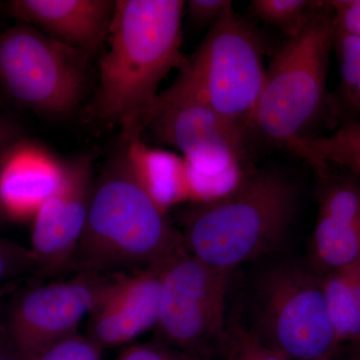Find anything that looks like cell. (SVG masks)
Wrapping results in <instances>:
<instances>
[{
	"instance_id": "obj_1",
	"label": "cell",
	"mask_w": 360,
	"mask_h": 360,
	"mask_svg": "<svg viewBox=\"0 0 360 360\" xmlns=\"http://www.w3.org/2000/svg\"><path fill=\"white\" fill-rule=\"evenodd\" d=\"M181 0H116L110 49L99 61V82L89 116L120 129L123 143L141 139L160 82L184 70Z\"/></svg>"
},
{
	"instance_id": "obj_2",
	"label": "cell",
	"mask_w": 360,
	"mask_h": 360,
	"mask_svg": "<svg viewBox=\"0 0 360 360\" xmlns=\"http://www.w3.org/2000/svg\"><path fill=\"white\" fill-rule=\"evenodd\" d=\"M186 250L184 236L141 186L125 150L111 158L94 182L70 270L134 274L167 264Z\"/></svg>"
},
{
	"instance_id": "obj_3",
	"label": "cell",
	"mask_w": 360,
	"mask_h": 360,
	"mask_svg": "<svg viewBox=\"0 0 360 360\" xmlns=\"http://www.w3.org/2000/svg\"><path fill=\"white\" fill-rule=\"evenodd\" d=\"M295 208V187L281 174L245 175L229 193L187 210L184 245L203 264L231 272L281 245Z\"/></svg>"
},
{
	"instance_id": "obj_4",
	"label": "cell",
	"mask_w": 360,
	"mask_h": 360,
	"mask_svg": "<svg viewBox=\"0 0 360 360\" xmlns=\"http://www.w3.org/2000/svg\"><path fill=\"white\" fill-rule=\"evenodd\" d=\"M335 32L330 7L321 1L302 32L288 39L266 68L250 129L288 148L305 136L303 131L326 103Z\"/></svg>"
},
{
	"instance_id": "obj_5",
	"label": "cell",
	"mask_w": 360,
	"mask_h": 360,
	"mask_svg": "<svg viewBox=\"0 0 360 360\" xmlns=\"http://www.w3.org/2000/svg\"><path fill=\"white\" fill-rule=\"evenodd\" d=\"M265 73L262 40L232 11L210 27L170 89L200 99L248 130Z\"/></svg>"
},
{
	"instance_id": "obj_6",
	"label": "cell",
	"mask_w": 360,
	"mask_h": 360,
	"mask_svg": "<svg viewBox=\"0 0 360 360\" xmlns=\"http://www.w3.org/2000/svg\"><path fill=\"white\" fill-rule=\"evenodd\" d=\"M89 59L27 23L0 32V89L40 115L65 116L86 91Z\"/></svg>"
},
{
	"instance_id": "obj_7",
	"label": "cell",
	"mask_w": 360,
	"mask_h": 360,
	"mask_svg": "<svg viewBox=\"0 0 360 360\" xmlns=\"http://www.w3.org/2000/svg\"><path fill=\"white\" fill-rule=\"evenodd\" d=\"M229 274L203 264L186 250L170 260L155 326L165 343L201 360L224 340Z\"/></svg>"
},
{
	"instance_id": "obj_8",
	"label": "cell",
	"mask_w": 360,
	"mask_h": 360,
	"mask_svg": "<svg viewBox=\"0 0 360 360\" xmlns=\"http://www.w3.org/2000/svg\"><path fill=\"white\" fill-rule=\"evenodd\" d=\"M80 271L66 281L39 284L11 303L6 331L18 360H35L77 333L101 302L113 277Z\"/></svg>"
},
{
	"instance_id": "obj_9",
	"label": "cell",
	"mask_w": 360,
	"mask_h": 360,
	"mask_svg": "<svg viewBox=\"0 0 360 360\" xmlns=\"http://www.w3.org/2000/svg\"><path fill=\"white\" fill-rule=\"evenodd\" d=\"M262 322L270 347L288 360H331L338 345L322 281L298 267H279L267 276Z\"/></svg>"
},
{
	"instance_id": "obj_10",
	"label": "cell",
	"mask_w": 360,
	"mask_h": 360,
	"mask_svg": "<svg viewBox=\"0 0 360 360\" xmlns=\"http://www.w3.org/2000/svg\"><path fill=\"white\" fill-rule=\"evenodd\" d=\"M161 143L181 153L189 167L214 175L243 168L246 132L191 94L168 89L156 97L146 120Z\"/></svg>"
},
{
	"instance_id": "obj_11",
	"label": "cell",
	"mask_w": 360,
	"mask_h": 360,
	"mask_svg": "<svg viewBox=\"0 0 360 360\" xmlns=\"http://www.w3.org/2000/svg\"><path fill=\"white\" fill-rule=\"evenodd\" d=\"M94 182L89 155L65 162L58 189L33 217L30 250L42 276H58L70 270L89 217Z\"/></svg>"
},
{
	"instance_id": "obj_12",
	"label": "cell",
	"mask_w": 360,
	"mask_h": 360,
	"mask_svg": "<svg viewBox=\"0 0 360 360\" xmlns=\"http://www.w3.org/2000/svg\"><path fill=\"white\" fill-rule=\"evenodd\" d=\"M167 264L113 277L89 315L87 336L101 349L122 347L155 328Z\"/></svg>"
},
{
	"instance_id": "obj_13",
	"label": "cell",
	"mask_w": 360,
	"mask_h": 360,
	"mask_svg": "<svg viewBox=\"0 0 360 360\" xmlns=\"http://www.w3.org/2000/svg\"><path fill=\"white\" fill-rule=\"evenodd\" d=\"M1 11L91 59L103 46L115 1L111 0H11Z\"/></svg>"
},
{
	"instance_id": "obj_14",
	"label": "cell",
	"mask_w": 360,
	"mask_h": 360,
	"mask_svg": "<svg viewBox=\"0 0 360 360\" xmlns=\"http://www.w3.org/2000/svg\"><path fill=\"white\" fill-rule=\"evenodd\" d=\"M65 163L39 144L22 139L0 155V212L14 220L33 219L58 189Z\"/></svg>"
},
{
	"instance_id": "obj_15",
	"label": "cell",
	"mask_w": 360,
	"mask_h": 360,
	"mask_svg": "<svg viewBox=\"0 0 360 360\" xmlns=\"http://www.w3.org/2000/svg\"><path fill=\"white\" fill-rule=\"evenodd\" d=\"M124 150L137 179L163 210L167 212L172 206L191 200L182 156L150 148L142 139L125 144Z\"/></svg>"
},
{
	"instance_id": "obj_16",
	"label": "cell",
	"mask_w": 360,
	"mask_h": 360,
	"mask_svg": "<svg viewBox=\"0 0 360 360\" xmlns=\"http://www.w3.org/2000/svg\"><path fill=\"white\" fill-rule=\"evenodd\" d=\"M290 150L316 172L340 168L360 180V122H349L324 136L300 137Z\"/></svg>"
},
{
	"instance_id": "obj_17",
	"label": "cell",
	"mask_w": 360,
	"mask_h": 360,
	"mask_svg": "<svg viewBox=\"0 0 360 360\" xmlns=\"http://www.w3.org/2000/svg\"><path fill=\"white\" fill-rule=\"evenodd\" d=\"M312 248L315 259L331 272L350 266L360 258V226L319 215Z\"/></svg>"
},
{
	"instance_id": "obj_18",
	"label": "cell",
	"mask_w": 360,
	"mask_h": 360,
	"mask_svg": "<svg viewBox=\"0 0 360 360\" xmlns=\"http://www.w3.org/2000/svg\"><path fill=\"white\" fill-rule=\"evenodd\" d=\"M350 266L330 272L322 281L329 319L338 345L360 340V319L350 286Z\"/></svg>"
},
{
	"instance_id": "obj_19",
	"label": "cell",
	"mask_w": 360,
	"mask_h": 360,
	"mask_svg": "<svg viewBox=\"0 0 360 360\" xmlns=\"http://www.w3.org/2000/svg\"><path fill=\"white\" fill-rule=\"evenodd\" d=\"M321 1L309 0H253L250 9L260 20L276 26L288 39L302 32Z\"/></svg>"
},
{
	"instance_id": "obj_20",
	"label": "cell",
	"mask_w": 360,
	"mask_h": 360,
	"mask_svg": "<svg viewBox=\"0 0 360 360\" xmlns=\"http://www.w3.org/2000/svg\"><path fill=\"white\" fill-rule=\"evenodd\" d=\"M319 215L360 226V188L352 181H333L321 198Z\"/></svg>"
},
{
	"instance_id": "obj_21",
	"label": "cell",
	"mask_w": 360,
	"mask_h": 360,
	"mask_svg": "<svg viewBox=\"0 0 360 360\" xmlns=\"http://www.w3.org/2000/svg\"><path fill=\"white\" fill-rule=\"evenodd\" d=\"M335 45L340 65V91L348 101L360 84V37L335 32Z\"/></svg>"
},
{
	"instance_id": "obj_22",
	"label": "cell",
	"mask_w": 360,
	"mask_h": 360,
	"mask_svg": "<svg viewBox=\"0 0 360 360\" xmlns=\"http://www.w3.org/2000/svg\"><path fill=\"white\" fill-rule=\"evenodd\" d=\"M30 274H40L39 262L32 250L0 238V283Z\"/></svg>"
},
{
	"instance_id": "obj_23",
	"label": "cell",
	"mask_w": 360,
	"mask_h": 360,
	"mask_svg": "<svg viewBox=\"0 0 360 360\" xmlns=\"http://www.w3.org/2000/svg\"><path fill=\"white\" fill-rule=\"evenodd\" d=\"M229 360H288L276 348L245 329L232 333L227 347Z\"/></svg>"
},
{
	"instance_id": "obj_24",
	"label": "cell",
	"mask_w": 360,
	"mask_h": 360,
	"mask_svg": "<svg viewBox=\"0 0 360 360\" xmlns=\"http://www.w3.org/2000/svg\"><path fill=\"white\" fill-rule=\"evenodd\" d=\"M115 360H200L167 343L148 342L130 345Z\"/></svg>"
},
{
	"instance_id": "obj_25",
	"label": "cell",
	"mask_w": 360,
	"mask_h": 360,
	"mask_svg": "<svg viewBox=\"0 0 360 360\" xmlns=\"http://www.w3.org/2000/svg\"><path fill=\"white\" fill-rule=\"evenodd\" d=\"M191 20L198 26L210 25L233 11L231 0H189L186 4Z\"/></svg>"
},
{
	"instance_id": "obj_26",
	"label": "cell",
	"mask_w": 360,
	"mask_h": 360,
	"mask_svg": "<svg viewBox=\"0 0 360 360\" xmlns=\"http://www.w3.org/2000/svg\"><path fill=\"white\" fill-rule=\"evenodd\" d=\"M336 32L360 37V0L328 1Z\"/></svg>"
},
{
	"instance_id": "obj_27",
	"label": "cell",
	"mask_w": 360,
	"mask_h": 360,
	"mask_svg": "<svg viewBox=\"0 0 360 360\" xmlns=\"http://www.w3.org/2000/svg\"><path fill=\"white\" fill-rule=\"evenodd\" d=\"M71 360H103V349L89 336L78 333L66 340Z\"/></svg>"
},
{
	"instance_id": "obj_28",
	"label": "cell",
	"mask_w": 360,
	"mask_h": 360,
	"mask_svg": "<svg viewBox=\"0 0 360 360\" xmlns=\"http://www.w3.org/2000/svg\"><path fill=\"white\" fill-rule=\"evenodd\" d=\"M21 137L22 130L18 123L6 116L0 115V155L15 142L20 141Z\"/></svg>"
},
{
	"instance_id": "obj_29",
	"label": "cell",
	"mask_w": 360,
	"mask_h": 360,
	"mask_svg": "<svg viewBox=\"0 0 360 360\" xmlns=\"http://www.w3.org/2000/svg\"><path fill=\"white\" fill-rule=\"evenodd\" d=\"M350 286L360 319V258L350 266Z\"/></svg>"
},
{
	"instance_id": "obj_30",
	"label": "cell",
	"mask_w": 360,
	"mask_h": 360,
	"mask_svg": "<svg viewBox=\"0 0 360 360\" xmlns=\"http://www.w3.org/2000/svg\"><path fill=\"white\" fill-rule=\"evenodd\" d=\"M35 360H71L66 340L49 348Z\"/></svg>"
},
{
	"instance_id": "obj_31",
	"label": "cell",
	"mask_w": 360,
	"mask_h": 360,
	"mask_svg": "<svg viewBox=\"0 0 360 360\" xmlns=\"http://www.w3.org/2000/svg\"><path fill=\"white\" fill-rule=\"evenodd\" d=\"M347 103L354 108L355 110L360 111V84L356 89L354 90L352 96L349 97Z\"/></svg>"
},
{
	"instance_id": "obj_32",
	"label": "cell",
	"mask_w": 360,
	"mask_h": 360,
	"mask_svg": "<svg viewBox=\"0 0 360 360\" xmlns=\"http://www.w3.org/2000/svg\"><path fill=\"white\" fill-rule=\"evenodd\" d=\"M0 360H13L9 359V357L6 356V355L0 354Z\"/></svg>"
},
{
	"instance_id": "obj_33",
	"label": "cell",
	"mask_w": 360,
	"mask_h": 360,
	"mask_svg": "<svg viewBox=\"0 0 360 360\" xmlns=\"http://www.w3.org/2000/svg\"><path fill=\"white\" fill-rule=\"evenodd\" d=\"M349 360H360V357H354V359H349Z\"/></svg>"
},
{
	"instance_id": "obj_34",
	"label": "cell",
	"mask_w": 360,
	"mask_h": 360,
	"mask_svg": "<svg viewBox=\"0 0 360 360\" xmlns=\"http://www.w3.org/2000/svg\"><path fill=\"white\" fill-rule=\"evenodd\" d=\"M0 103H2V97L0 96Z\"/></svg>"
},
{
	"instance_id": "obj_35",
	"label": "cell",
	"mask_w": 360,
	"mask_h": 360,
	"mask_svg": "<svg viewBox=\"0 0 360 360\" xmlns=\"http://www.w3.org/2000/svg\"><path fill=\"white\" fill-rule=\"evenodd\" d=\"M357 357H360V348H359V356H357Z\"/></svg>"
},
{
	"instance_id": "obj_36",
	"label": "cell",
	"mask_w": 360,
	"mask_h": 360,
	"mask_svg": "<svg viewBox=\"0 0 360 360\" xmlns=\"http://www.w3.org/2000/svg\"><path fill=\"white\" fill-rule=\"evenodd\" d=\"M0 215H1V212H0Z\"/></svg>"
}]
</instances>
